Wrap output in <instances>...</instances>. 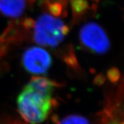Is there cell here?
<instances>
[{"label":"cell","mask_w":124,"mask_h":124,"mask_svg":"<svg viewBox=\"0 0 124 124\" xmlns=\"http://www.w3.org/2000/svg\"><path fill=\"white\" fill-rule=\"evenodd\" d=\"M79 39L86 48L98 54L106 53L110 48V42L106 32L97 23H86L81 27Z\"/></svg>","instance_id":"cell-3"},{"label":"cell","mask_w":124,"mask_h":124,"mask_svg":"<svg viewBox=\"0 0 124 124\" xmlns=\"http://www.w3.org/2000/svg\"><path fill=\"white\" fill-rule=\"evenodd\" d=\"M58 124H90L85 117L77 115L67 116L58 122Z\"/></svg>","instance_id":"cell-6"},{"label":"cell","mask_w":124,"mask_h":124,"mask_svg":"<svg viewBox=\"0 0 124 124\" xmlns=\"http://www.w3.org/2000/svg\"><path fill=\"white\" fill-rule=\"evenodd\" d=\"M68 32V28L60 19L42 14L35 23L33 38L37 44L54 48L63 41Z\"/></svg>","instance_id":"cell-2"},{"label":"cell","mask_w":124,"mask_h":124,"mask_svg":"<svg viewBox=\"0 0 124 124\" xmlns=\"http://www.w3.org/2000/svg\"><path fill=\"white\" fill-rule=\"evenodd\" d=\"M14 124H18V123H15Z\"/></svg>","instance_id":"cell-7"},{"label":"cell","mask_w":124,"mask_h":124,"mask_svg":"<svg viewBox=\"0 0 124 124\" xmlns=\"http://www.w3.org/2000/svg\"><path fill=\"white\" fill-rule=\"evenodd\" d=\"M50 54L44 49L32 46L22 55V62L25 70L33 75L46 74L52 66Z\"/></svg>","instance_id":"cell-4"},{"label":"cell","mask_w":124,"mask_h":124,"mask_svg":"<svg viewBox=\"0 0 124 124\" xmlns=\"http://www.w3.org/2000/svg\"><path fill=\"white\" fill-rule=\"evenodd\" d=\"M26 7V0H0V12L8 17H19Z\"/></svg>","instance_id":"cell-5"},{"label":"cell","mask_w":124,"mask_h":124,"mask_svg":"<svg viewBox=\"0 0 124 124\" xmlns=\"http://www.w3.org/2000/svg\"><path fill=\"white\" fill-rule=\"evenodd\" d=\"M53 95L40 93L26 85L17 99L18 110L31 124H39L46 119L54 105Z\"/></svg>","instance_id":"cell-1"}]
</instances>
